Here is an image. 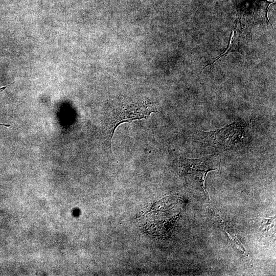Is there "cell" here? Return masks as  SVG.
<instances>
[{
	"label": "cell",
	"mask_w": 276,
	"mask_h": 276,
	"mask_svg": "<svg viewBox=\"0 0 276 276\" xmlns=\"http://www.w3.org/2000/svg\"><path fill=\"white\" fill-rule=\"evenodd\" d=\"M243 133L242 126L236 123L216 130L202 132L204 141L208 145L219 149H225L241 140Z\"/></svg>",
	"instance_id": "1"
},
{
	"label": "cell",
	"mask_w": 276,
	"mask_h": 276,
	"mask_svg": "<svg viewBox=\"0 0 276 276\" xmlns=\"http://www.w3.org/2000/svg\"><path fill=\"white\" fill-rule=\"evenodd\" d=\"M157 111L155 107L148 104L146 102L137 103L128 105L122 108L116 117L113 124L112 133L117 126L121 123L131 122L133 120L147 118L151 113Z\"/></svg>",
	"instance_id": "2"
},
{
	"label": "cell",
	"mask_w": 276,
	"mask_h": 276,
	"mask_svg": "<svg viewBox=\"0 0 276 276\" xmlns=\"http://www.w3.org/2000/svg\"><path fill=\"white\" fill-rule=\"evenodd\" d=\"M211 156H208L199 159H189L181 157L179 160V168L180 173L184 177L194 172L195 171H200L211 168L208 167Z\"/></svg>",
	"instance_id": "3"
},
{
	"label": "cell",
	"mask_w": 276,
	"mask_h": 276,
	"mask_svg": "<svg viewBox=\"0 0 276 276\" xmlns=\"http://www.w3.org/2000/svg\"><path fill=\"white\" fill-rule=\"evenodd\" d=\"M228 236V237L231 242L235 246L237 249L244 256H248V252L246 250L245 247L239 240L234 236H232L227 231H225Z\"/></svg>",
	"instance_id": "4"
},
{
	"label": "cell",
	"mask_w": 276,
	"mask_h": 276,
	"mask_svg": "<svg viewBox=\"0 0 276 276\" xmlns=\"http://www.w3.org/2000/svg\"><path fill=\"white\" fill-rule=\"evenodd\" d=\"M215 170V169H208L204 170L202 172V175H201V176L200 177H195V179H197V180L199 181V182L200 184L201 187H202V188L203 189L204 191L205 192V193L207 195V196L208 197V198H209V200H210V196H209V194H208V193L207 192V191L206 190V187H205V178H206V175H207V174L208 173V172H210L211 171H213V170Z\"/></svg>",
	"instance_id": "5"
},
{
	"label": "cell",
	"mask_w": 276,
	"mask_h": 276,
	"mask_svg": "<svg viewBox=\"0 0 276 276\" xmlns=\"http://www.w3.org/2000/svg\"><path fill=\"white\" fill-rule=\"evenodd\" d=\"M275 220V217H271L270 218H264L263 220V223L265 226L264 230L268 231L271 225H273L272 222Z\"/></svg>",
	"instance_id": "6"
},
{
	"label": "cell",
	"mask_w": 276,
	"mask_h": 276,
	"mask_svg": "<svg viewBox=\"0 0 276 276\" xmlns=\"http://www.w3.org/2000/svg\"><path fill=\"white\" fill-rule=\"evenodd\" d=\"M7 87V86H5L1 87L0 88V92H2V91H3Z\"/></svg>",
	"instance_id": "7"
},
{
	"label": "cell",
	"mask_w": 276,
	"mask_h": 276,
	"mask_svg": "<svg viewBox=\"0 0 276 276\" xmlns=\"http://www.w3.org/2000/svg\"><path fill=\"white\" fill-rule=\"evenodd\" d=\"M0 125L5 126H6V127H10V124H0Z\"/></svg>",
	"instance_id": "8"
},
{
	"label": "cell",
	"mask_w": 276,
	"mask_h": 276,
	"mask_svg": "<svg viewBox=\"0 0 276 276\" xmlns=\"http://www.w3.org/2000/svg\"><path fill=\"white\" fill-rule=\"evenodd\" d=\"M268 1L271 2L272 1H275V0H268Z\"/></svg>",
	"instance_id": "9"
}]
</instances>
